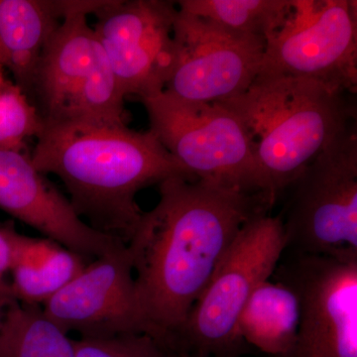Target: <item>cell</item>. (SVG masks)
Masks as SVG:
<instances>
[{
    "label": "cell",
    "mask_w": 357,
    "mask_h": 357,
    "mask_svg": "<svg viewBox=\"0 0 357 357\" xmlns=\"http://www.w3.org/2000/svg\"><path fill=\"white\" fill-rule=\"evenodd\" d=\"M4 81H6V79H4L3 76H2L1 69H0V86H1V84L3 83Z\"/></svg>",
    "instance_id": "603a6c76"
},
{
    "label": "cell",
    "mask_w": 357,
    "mask_h": 357,
    "mask_svg": "<svg viewBox=\"0 0 357 357\" xmlns=\"http://www.w3.org/2000/svg\"><path fill=\"white\" fill-rule=\"evenodd\" d=\"M75 357H183L168 344L147 333L75 340Z\"/></svg>",
    "instance_id": "ffe728a7"
},
{
    "label": "cell",
    "mask_w": 357,
    "mask_h": 357,
    "mask_svg": "<svg viewBox=\"0 0 357 357\" xmlns=\"http://www.w3.org/2000/svg\"><path fill=\"white\" fill-rule=\"evenodd\" d=\"M176 2L100 1L93 15L96 37L124 98L142 100L163 93L175 57Z\"/></svg>",
    "instance_id": "9c48e42d"
},
{
    "label": "cell",
    "mask_w": 357,
    "mask_h": 357,
    "mask_svg": "<svg viewBox=\"0 0 357 357\" xmlns=\"http://www.w3.org/2000/svg\"><path fill=\"white\" fill-rule=\"evenodd\" d=\"M0 227L10 246L11 294L21 304L43 306L86 265L81 255L51 239L26 236L11 222Z\"/></svg>",
    "instance_id": "9a60e30c"
},
{
    "label": "cell",
    "mask_w": 357,
    "mask_h": 357,
    "mask_svg": "<svg viewBox=\"0 0 357 357\" xmlns=\"http://www.w3.org/2000/svg\"><path fill=\"white\" fill-rule=\"evenodd\" d=\"M150 129L196 180L270 198L255 145L236 114L218 103L182 102L165 93L141 102Z\"/></svg>",
    "instance_id": "8992f818"
},
{
    "label": "cell",
    "mask_w": 357,
    "mask_h": 357,
    "mask_svg": "<svg viewBox=\"0 0 357 357\" xmlns=\"http://www.w3.org/2000/svg\"><path fill=\"white\" fill-rule=\"evenodd\" d=\"M65 13L66 1L0 0V69L13 73L25 95Z\"/></svg>",
    "instance_id": "5bb4252c"
},
{
    "label": "cell",
    "mask_w": 357,
    "mask_h": 357,
    "mask_svg": "<svg viewBox=\"0 0 357 357\" xmlns=\"http://www.w3.org/2000/svg\"><path fill=\"white\" fill-rule=\"evenodd\" d=\"M100 1H66L27 98L44 126L126 124L124 96L88 17Z\"/></svg>",
    "instance_id": "277c9868"
},
{
    "label": "cell",
    "mask_w": 357,
    "mask_h": 357,
    "mask_svg": "<svg viewBox=\"0 0 357 357\" xmlns=\"http://www.w3.org/2000/svg\"><path fill=\"white\" fill-rule=\"evenodd\" d=\"M75 340L44 314L42 307H6L0 326V357H75Z\"/></svg>",
    "instance_id": "e0dca14e"
},
{
    "label": "cell",
    "mask_w": 357,
    "mask_h": 357,
    "mask_svg": "<svg viewBox=\"0 0 357 357\" xmlns=\"http://www.w3.org/2000/svg\"><path fill=\"white\" fill-rule=\"evenodd\" d=\"M277 269L300 303L289 357H357V257L293 255Z\"/></svg>",
    "instance_id": "8fae6325"
},
{
    "label": "cell",
    "mask_w": 357,
    "mask_h": 357,
    "mask_svg": "<svg viewBox=\"0 0 357 357\" xmlns=\"http://www.w3.org/2000/svg\"><path fill=\"white\" fill-rule=\"evenodd\" d=\"M176 3L182 13L266 42L285 18L290 0H181Z\"/></svg>",
    "instance_id": "ac0fdd59"
},
{
    "label": "cell",
    "mask_w": 357,
    "mask_h": 357,
    "mask_svg": "<svg viewBox=\"0 0 357 357\" xmlns=\"http://www.w3.org/2000/svg\"><path fill=\"white\" fill-rule=\"evenodd\" d=\"M183 357H201V356H188V354H183Z\"/></svg>",
    "instance_id": "cb8c5ba5"
},
{
    "label": "cell",
    "mask_w": 357,
    "mask_h": 357,
    "mask_svg": "<svg viewBox=\"0 0 357 357\" xmlns=\"http://www.w3.org/2000/svg\"><path fill=\"white\" fill-rule=\"evenodd\" d=\"M11 251L8 241L0 227V301L8 306L14 300L10 283H7L6 275L10 271Z\"/></svg>",
    "instance_id": "44dd1931"
},
{
    "label": "cell",
    "mask_w": 357,
    "mask_h": 357,
    "mask_svg": "<svg viewBox=\"0 0 357 357\" xmlns=\"http://www.w3.org/2000/svg\"><path fill=\"white\" fill-rule=\"evenodd\" d=\"M159 194L126 244L150 335L177 351L176 338L227 248L273 204L264 195L183 177L167 178Z\"/></svg>",
    "instance_id": "6da1fadb"
},
{
    "label": "cell",
    "mask_w": 357,
    "mask_h": 357,
    "mask_svg": "<svg viewBox=\"0 0 357 357\" xmlns=\"http://www.w3.org/2000/svg\"><path fill=\"white\" fill-rule=\"evenodd\" d=\"M300 324L297 294L281 281L266 280L255 289L237 321V337L264 354L289 357Z\"/></svg>",
    "instance_id": "2e32d148"
},
{
    "label": "cell",
    "mask_w": 357,
    "mask_h": 357,
    "mask_svg": "<svg viewBox=\"0 0 357 357\" xmlns=\"http://www.w3.org/2000/svg\"><path fill=\"white\" fill-rule=\"evenodd\" d=\"M6 306L3 303L0 301V326L2 324V319H3L4 312H6Z\"/></svg>",
    "instance_id": "7402d4cb"
},
{
    "label": "cell",
    "mask_w": 357,
    "mask_h": 357,
    "mask_svg": "<svg viewBox=\"0 0 357 357\" xmlns=\"http://www.w3.org/2000/svg\"><path fill=\"white\" fill-rule=\"evenodd\" d=\"M352 124L289 188L286 251L357 257V132ZM288 188V189H289Z\"/></svg>",
    "instance_id": "52a82bcc"
},
{
    "label": "cell",
    "mask_w": 357,
    "mask_h": 357,
    "mask_svg": "<svg viewBox=\"0 0 357 357\" xmlns=\"http://www.w3.org/2000/svg\"><path fill=\"white\" fill-rule=\"evenodd\" d=\"M175 57L163 93L182 102L220 103L245 93L261 70L266 42L178 10Z\"/></svg>",
    "instance_id": "30bf717a"
},
{
    "label": "cell",
    "mask_w": 357,
    "mask_h": 357,
    "mask_svg": "<svg viewBox=\"0 0 357 357\" xmlns=\"http://www.w3.org/2000/svg\"><path fill=\"white\" fill-rule=\"evenodd\" d=\"M259 75L309 79L356 95V0H290L266 39Z\"/></svg>",
    "instance_id": "ba28073f"
},
{
    "label": "cell",
    "mask_w": 357,
    "mask_h": 357,
    "mask_svg": "<svg viewBox=\"0 0 357 357\" xmlns=\"http://www.w3.org/2000/svg\"><path fill=\"white\" fill-rule=\"evenodd\" d=\"M30 157L40 173L60 178L79 217L126 243L143 213L141 190L173 177L196 180L151 131L126 124H42Z\"/></svg>",
    "instance_id": "7a4b0ae2"
},
{
    "label": "cell",
    "mask_w": 357,
    "mask_h": 357,
    "mask_svg": "<svg viewBox=\"0 0 357 357\" xmlns=\"http://www.w3.org/2000/svg\"><path fill=\"white\" fill-rule=\"evenodd\" d=\"M0 208L82 257L98 258L126 243L84 222L30 155L0 145Z\"/></svg>",
    "instance_id": "4fadbf2b"
},
{
    "label": "cell",
    "mask_w": 357,
    "mask_h": 357,
    "mask_svg": "<svg viewBox=\"0 0 357 357\" xmlns=\"http://www.w3.org/2000/svg\"><path fill=\"white\" fill-rule=\"evenodd\" d=\"M42 310L66 333L76 332L81 337L150 335L128 244L86 265Z\"/></svg>",
    "instance_id": "7c38bea8"
},
{
    "label": "cell",
    "mask_w": 357,
    "mask_h": 357,
    "mask_svg": "<svg viewBox=\"0 0 357 357\" xmlns=\"http://www.w3.org/2000/svg\"><path fill=\"white\" fill-rule=\"evenodd\" d=\"M42 121L22 89L4 81L0 86V145L23 151L26 140L37 137Z\"/></svg>",
    "instance_id": "d6986e66"
},
{
    "label": "cell",
    "mask_w": 357,
    "mask_h": 357,
    "mask_svg": "<svg viewBox=\"0 0 357 357\" xmlns=\"http://www.w3.org/2000/svg\"><path fill=\"white\" fill-rule=\"evenodd\" d=\"M286 251L280 215L262 213L244 225L218 262L176 338L181 354L241 357V312L255 289L269 280Z\"/></svg>",
    "instance_id": "5b68a950"
},
{
    "label": "cell",
    "mask_w": 357,
    "mask_h": 357,
    "mask_svg": "<svg viewBox=\"0 0 357 357\" xmlns=\"http://www.w3.org/2000/svg\"><path fill=\"white\" fill-rule=\"evenodd\" d=\"M351 96L318 82L259 75L243 95L218 105L248 129L275 204L312 160L356 123Z\"/></svg>",
    "instance_id": "3957f363"
}]
</instances>
